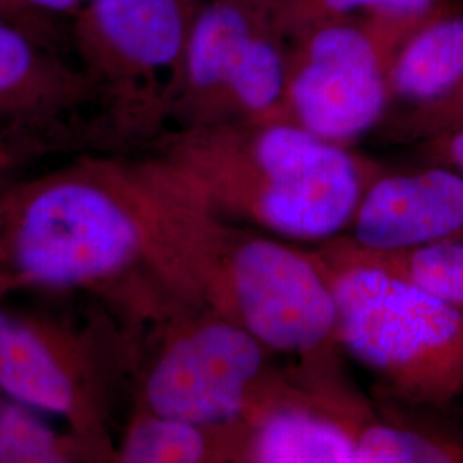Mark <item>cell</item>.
<instances>
[{"label": "cell", "mask_w": 463, "mask_h": 463, "mask_svg": "<svg viewBox=\"0 0 463 463\" xmlns=\"http://www.w3.org/2000/svg\"><path fill=\"white\" fill-rule=\"evenodd\" d=\"M288 57L290 42L275 24L269 0H203L170 128L266 122L280 103Z\"/></svg>", "instance_id": "ba28073f"}, {"label": "cell", "mask_w": 463, "mask_h": 463, "mask_svg": "<svg viewBox=\"0 0 463 463\" xmlns=\"http://www.w3.org/2000/svg\"><path fill=\"white\" fill-rule=\"evenodd\" d=\"M463 83L462 5L424 24L398 50L390 74L393 105H415Z\"/></svg>", "instance_id": "7c38bea8"}, {"label": "cell", "mask_w": 463, "mask_h": 463, "mask_svg": "<svg viewBox=\"0 0 463 463\" xmlns=\"http://www.w3.org/2000/svg\"><path fill=\"white\" fill-rule=\"evenodd\" d=\"M463 462V448L439 434L371 419L357 434V463Z\"/></svg>", "instance_id": "9a60e30c"}, {"label": "cell", "mask_w": 463, "mask_h": 463, "mask_svg": "<svg viewBox=\"0 0 463 463\" xmlns=\"http://www.w3.org/2000/svg\"><path fill=\"white\" fill-rule=\"evenodd\" d=\"M4 185H5V184L0 183V198H2V191H4Z\"/></svg>", "instance_id": "ffe728a7"}, {"label": "cell", "mask_w": 463, "mask_h": 463, "mask_svg": "<svg viewBox=\"0 0 463 463\" xmlns=\"http://www.w3.org/2000/svg\"><path fill=\"white\" fill-rule=\"evenodd\" d=\"M133 342L105 344L95 331L14 309L0 298V392L64 424L112 462L116 381Z\"/></svg>", "instance_id": "52a82bcc"}, {"label": "cell", "mask_w": 463, "mask_h": 463, "mask_svg": "<svg viewBox=\"0 0 463 463\" xmlns=\"http://www.w3.org/2000/svg\"><path fill=\"white\" fill-rule=\"evenodd\" d=\"M148 148L216 213L300 241L348 229L381 174L347 146L280 122L170 128Z\"/></svg>", "instance_id": "7a4b0ae2"}, {"label": "cell", "mask_w": 463, "mask_h": 463, "mask_svg": "<svg viewBox=\"0 0 463 463\" xmlns=\"http://www.w3.org/2000/svg\"><path fill=\"white\" fill-rule=\"evenodd\" d=\"M203 0H88L71 50L99 90L114 145L170 128L191 26Z\"/></svg>", "instance_id": "277c9868"}, {"label": "cell", "mask_w": 463, "mask_h": 463, "mask_svg": "<svg viewBox=\"0 0 463 463\" xmlns=\"http://www.w3.org/2000/svg\"><path fill=\"white\" fill-rule=\"evenodd\" d=\"M78 462L103 458L59 420L0 392V463Z\"/></svg>", "instance_id": "4fadbf2b"}, {"label": "cell", "mask_w": 463, "mask_h": 463, "mask_svg": "<svg viewBox=\"0 0 463 463\" xmlns=\"http://www.w3.org/2000/svg\"><path fill=\"white\" fill-rule=\"evenodd\" d=\"M148 345L133 344L134 407L210 428H241L275 374L269 348L206 307L181 306L149 323Z\"/></svg>", "instance_id": "5b68a950"}, {"label": "cell", "mask_w": 463, "mask_h": 463, "mask_svg": "<svg viewBox=\"0 0 463 463\" xmlns=\"http://www.w3.org/2000/svg\"><path fill=\"white\" fill-rule=\"evenodd\" d=\"M281 34L292 43L316 26L344 19H386L424 26L460 7L458 0H269Z\"/></svg>", "instance_id": "5bb4252c"}, {"label": "cell", "mask_w": 463, "mask_h": 463, "mask_svg": "<svg viewBox=\"0 0 463 463\" xmlns=\"http://www.w3.org/2000/svg\"><path fill=\"white\" fill-rule=\"evenodd\" d=\"M241 428H210L134 407L114 441L118 463L237 462Z\"/></svg>", "instance_id": "8fae6325"}, {"label": "cell", "mask_w": 463, "mask_h": 463, "mask_svg": "<svg viewBox=\"0 0 463 463\" xmlns=\"http://www.w3.org/2000/svg\"><path fill=\"white\" fill-rule=\"evenodd\" d=\"M420 28L344 19L300 34L290 43L280 103L266 122L288 124L348 148L390 114L392 67L398 50Z\"/></svg>", "instance_id": "8992f818"}, {"label": "cell", "mask_w": 463, "mask_h": 463, "mask_svg": "<svg viewBox=\"0 0 463 463\" xmlns=\"http://www.w3.org/2000/svg\"><path fill=\"white\" fill-rule=\"evenodd\" d=\"M321 263L335 298L336 344L390 395L445 409L462 393V306L371 266Z\"/></svg>", "instance_id": "3957f363"}, {"label": "cell", "mask_w": 463, "mask_h": 463, "mask_svg": "<svg viewBox=\"0 0 463 463\" xmlns=\"http://www.w3.org/2000/svg\"><path fill=\"white\" fill-rule=\"evenodd\" d=\"M395 271L400 279L463 307V239L405 249L395 258Z\"/></svg>", "instance_id": "2e32d148"}, {"label": "cell", "mask_w": 463, "mask_h": 463, "mask_svg": "<svg viewBox=\"0 0 463 463\" xmlns=\"http://www.w3.org/2000/svg\"><path fill=\"white\" fill-rule=\"evenodd\" d=\"M384 126V137L393 143L417 145L438 134L463 129V83L438 99L400 107L390 112Z\"/></svg>", "instance_id": "e0dca14e"}, {"label": "cell", "mask_w": 463, "mask_h": 463, "mask_svg": "<svg viewBox=\"0 0 463 463\" xmlns=\"http://www.w3.org/2000/svg\"><path fill=\"white\" fill-rule=\"evenodd\" d=\"M170 177L153 155L83 153L5 184L0 198V298L86 294L139 330L179 307L166 287Z\"/></svg>", "instance_id": "6da1fadb"}, {"label": "cell", "mask_w": 463, "mask_h": 463, "mask_svg": "<svg viewBox=\"0 0 463 463\" xmlns=\"http://www.w3.org/2000/svg\"><path fill=\"white\" fill-rule=\"evenodd\" d=\"M417 148L430 164L449 166L463 175V129L432 136L417 143Z\"/></svg>", "instance_id": "d6986e66"}, {"label": "cell", "mask_w": 463, "mask_h": 463, "mask_svg": "<svg viewBox=\"0 0 463 463\" xmlns=\"http://www.w3.org/2000/svg\"><path fill=\"white\" fill-rule=\"evenodd\" d=\"M99 90L47 30L0 16V172L86 145H110Z\"/></svg>", "instance_id": "9c48e42d"}, {"label": "cell", "mask_w": 463, "mask_h": 463, "mask_svg": "<svg viewBox=\"0 0 463 463\" xmlns=\"http://www.w3.org/2000/svg\"><path fill=\"white\" fill-rule=\"evenodd\" d=\"M0 9H2V0H0Z\"/></svg>", "instance_id": "44dd1931"}, {"label": "cell", "mask_w": 463, "mask_h": 463, "mask_svg": "<svg viewBox=\"0 0 463 463\" xmlns=\"http://www.w3.org/2000/svg\"><path fill=\"white\" fill-rule=\"evenodd\" d=\"M88 0H2L0 16L47 30L53 21H74Z\"/></svg>", "instance_id": "ac0fdd59"}, {"label": "cell", "mask_w": 463, "mask_h": 463, "mask_svg": "<svg viewBox=\"0 0 463 463\" xmlns=\"http://www.w3.org/2000/svg\"><path fill=\"white\" fill-rule=\"evenodd\" d=\"M347 235L376 250L463 239V175L449 166L383 174L369 184Z\"/></svg>", "instance_id": "30bf717a"}]
</instances>
